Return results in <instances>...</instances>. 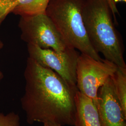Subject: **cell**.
<instances>
[{
    "label": "cell",
    "mask_w": 126,
    "mask_h": 126,
    "mask_svg": "<svg viewBox=\"0 0 126 126\" xmlns=\"http://www.w3.org/2000/svg\"><path fill=\"white\" fill-rule=\"evenodd\" d=\"M24 76L25 93L21 104L28 124L74 126L77 86L70 85L57 73L30 57Z\"/></svg>",
    "instance_id": "6da1fadb"
},
{
    "label": "cell",
    "mask_w": 126,
    "mask_h": 126,
    "mask_svg": "<svg viewBox=\"0 0 126 126\" xmlns=\"http://www.w3.org/2000/svg\"><path fill=\"white\" fill-rule=\"evenodd\" d=\"M82 13L89 40L95 51L118 67L126 69L122 40L107 0H84Z\"/></svg>",
    "instance_id": "7a4b0ae2"
},
{
    "label": "cell",
    "mask_w": 126,
    "mask_h": 126,
    "mask_svg": "<svg viewBox=\"0 0 126 126\" xmlns=\"http://www.w3.org/2000/svg\"><path fill=\"white\" fill-rule=\"evenodd\" d=\"M84 0H50L45 13L68 47L101 60L89 40L82 16Z\"/></svg>",
    "instance_id": "3957f363"
},
{
    "label": "cell",
    "mask_w": 126,
    "mask_h": 126,
    "mask_svg": "<svg viewBox=\"0 0 126 126\" xmlns=\"http://www.w3.org/2000/svg\"><path fill=\"white\" fill-rule=\"evenodd\" d=\"M117 68L114 63L105 59L97 60L86 54H79L76 67L78 90L92 99L96 106L100 87L113 76Z\"/></svg>",
    "instance_id": "277c9868"
},
{
    "label": "cell",
    "mask_w": 126,
    "mask_h": 126,
    "mask_svg": "<svg viewBox=\"0 0 126 126\" xmlns=\"http://www.w3.org/2000/svg\"><path fill=\"white\" fill-rule=\"evenodd\" d=\"M18 26L21 37L27 45L56 51H63L68 47L46 13L21 16Z\"/></svg>",
    "instance_id": "5b68a950"
},
{
    "label": "cell",
    "mask_w": 126,
    "mask_h": 126,
    "mask_svg": "<svg viewBox=\"0 0 126 126\" xmlns=\"http://www.w3.org/2000/svg\"><path fill=\"white\" fill-rule=\"evenodd\" d=\"M27 48L30 58L54 71L70 85L77 86V63L79 55L77 50L68 47L63 51H56L29 44Z\"/></svg>",
    "instance_id": "8992f818"
},
{
    "label": "cell",
    "mask_w": 126,
    "mask_h": 126,
    "mask_svg": "<svg viewBox=\"0 0 126 126\" xmlns=\"http://www.w3.org/2000/svg\"><path fill=\"white\" fill-rule=\"evenodd\" d=\"M96 107L101 126H126V116L117 98L111 77L100 87Z\"/></svg>",
    "instance_id": "52a82bcc"
},
{
    "label": "cell",
    "mask_w": 126,
    "mask_h": 126,
    "mask_svg": "<svg viewBox=\"0 0 126 126\" xmlns=\"http://www.w3.org/2000/svg\"><path fill=\"white\" fill-rule=\"evenodd\" d=\"M75 106L74 126H101L96 105L79 91L75 96Z\"/></svg>",
    "instance_id": "ba28073f"
},
{
    "label": "cell",
    "mask_w": 126,
    "mask_h": 126,
    "mask_svg": "<svg viewBox=\"0 0 126 126\" xmlns=\"http://www.w3.org/2000/svg\"><path fill=\"white\" fill-rule=\"evenodd\" d=\"M50 0H19L12 13L21 16L45 13Z\"/></svg>",
    "instance_id": "9c48e42d"
},
{
    "label": "cell",
    "mask_w": 126,
    "mask_h": 126,
    "mask_svg": "<svg viewBox=\"0 0 126 126\" xmlns=\"http://www.w3.org/2000/svg\"><path fill=\"white\" fill-rule=\"evenodd\" d=\"M111 78L117 98L126 116V69L118 67Z\"/></svg>",
    "instance_id": "30bf717a"
},
{
    "label": "cell",
    "mask_w": 126,
    "mask_h": 126,
    "mask_svg": "<svg viewBox=\"0 0 126 126\" xmlns=\"http://www.w3.org/2000/svg\"><path fill=\"white\" fill-rule=\"evenodd\" d=\"M0 126H21L19 115L14 112L7 114L0 113Z\"/></svg>",
    "instance_id": "8fae6325"
},
{
    "label": "cell",
    "mask_w": 126,
    "mask_h": 126,
    "mask_svg": "<svg viewBox=\"0 0 126 126\" xmlns=\"http://www.w3.org/2000/svg\"><path fill=\"white\" fill-rule=\"evenodd\" d=\"M108 3V5L111 9L112 14L113 15L114 22L117 23V20H116V14H119V12L117 9L116 3L115 2L114 0H107Z\"/></svg>",
    "instance_id": "7c38bea8"
},
{
    "label": "cell",
    "mask_w": 126,
    "mask_h": 126,
    "mask_svg": "<svg viewBox=\"0 0 126 126\" xmlns=\"http://www.w3.org/2000/svg\"><path fill=\"white\" fill-rule=\"evenodd\" d=\"M3 43H2V42L0 40V50H1L3 47ZM4 75L2 73V72H1V71L0 70V81L3 78Z\"/></svg>",
    "instance_id": "4fadbf2b"
},
{
    "label": "cell",
    "mask_w": 126,
    "mask_h": 126,
    "mask_svg": "<svg viewBox=\"0 0 126 126\" xmlns=\"http://www.w3.org/2000/svg\"><path fill=\"white\" fill-rule=\"evenodd\" d=\"M45 124H47L49 126H61L58 125H57V124H55L53 123H45Z\"/></svg>",
    "instance_id": "5bb4252c"
},
{
    "label": "cell",
    "mask_w": 126,
    "mask_h": 126,
    "mask_svg": "<svg viewBox=\"0 0 126 126\" xmlns=\"http://www.w3.org/2000/svg\"><path fill=\"white\" fill-rule=\"evenodd\" d=\"M114 0L116 3L117 2H119V1H126V0Z\"/></svg>",
    "instance_id": "9a60e30c"
},
{
    "label": "cell",
    "mask_w": 126,
    "mask_h": 126,
    "mask_svg": "<svg viewBox=\"0 0 126 126\" xmlns=\"http://www.w3.org/2000/svg\"><path fill=\"white\" fill-rule=\"evenodd\" d=\"M44 126H49L47 124H44Z\"/></svg>",
    "instance_id": "2e32d148"
}]
</instances>
